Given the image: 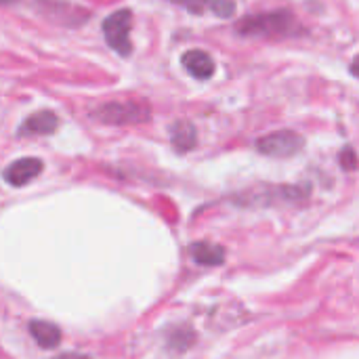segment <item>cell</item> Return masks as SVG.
Instances as JSON below:
<instances>
[{
	"label": "cell",
	"instance_id": "277c9868",
	"mask_svg": "<svg viewBox=\"0 0 359 359\" xmlns=\"http://www.w3.org/2000/svg\"><path fill=\"white\" fill-rule=\"evenodd\" d=\"M305 147V139L294 130H278L257 141V149L269 158H292Z\"/></svg>",
	"mask_w": 359,
	"mask_h": 359
},
{
	"label": "cell",
	"instance_id": "8fae6325",
	"mask_svg": "<svg viewBox=\"0 0 359 359\" xmlns=\"http://www.w3.org/2000/svg\"><path fill=\"white\" fill-rule=\"evenodd\" d=\"M189 255L194 257V261L198 265L215 267V265L225 263V248L219 244H212V242H194L189 246Z\"/></svg>",
	"mask_w": 359,
	"mask_h": 359
},
{
	"label": "cell",
	"instance_id": "8992f818",
	"mask_svg": "<svg viewBox=\"0 0 359 359\" xmlns=\"http://www.w3.org/2000/svg\"><path fill=\"white\" fill-rule=\"evenodd\" d=\"M42 168H44V164L38 158H19L4 168L2 179L13 187H23L29 181H34L42 172Z\"/></svg>",
	"mask_w": 359,
	"mask_h": 359
},
{
	"label": "cell",
	"instance_id": "2e32d148",
	"mask_svg": "<svg viewBox=\"0 0 359 359\" xmlns=\"http://www.w3.org/2000/svg\"><path fill=\"white\" fill-rule=\"evenodd\" d=\"M11 2H15V0H0V4H11Z\"/></svg>",
	"mask_w": 359,
	"mask_h": 359
},
{
	"label": "cell",
	"instance_id": "30bf717a",
	"mask_svg": "<svg viewBox=\"0 0 359 359\" xmlns=\"http://www.w3.org/2000/svg\"><path fill=\"white\" fill-rule=\"evenodd\" d=\"M170 143L179 154H187L198 145V133L196 126L187 120H177L170 126Z\"/></svg>",
	"mask_w": 359,
	"mask_h": 359
},
{
	"label": "cell",
	"instance_id": "5bb4252c",
	"mask_svg": "<svg viewBox=\"0 0 359 359\" xmlns=\"http://www.w3.org/2000/svg\"><path fill=\"white\" fill-rule=\"evenodd\" d=\"M339 162H341V166H343V170H349V172H353L355 168H358V158H355V149L349 145V147H345L343 151H341V156H339Z\"/></svg>",
	"mask_w": 359,
	"mask_h": 359
},
{
	"label": "cell",
	"instance_id": "9c48e42d",
	"mask_svg": "<svg viewBox=\"0 0 359 359\" xmlns=\"http://www.w3.org/2000/svg\"><path fill=\"white\" fill-rule=\"evenodd\" d=\"M181 63L187 69V74H191L196 80H208L215 74V61L204 50H187L181 57Z\"/></svg>",
	"mask_w": 359,
	"mask_h": 359
},
{
	"label": "cell",
	"instance_id": "4fadbf2b",
	"mask_svg": "<svg viewBox=\"0 0 359 359\" xmlns=\"http://www.w3.org/2000/svg\"><path fill=\"white\" fill-rule=\"evenodd\" d=\"M191 341H194V332L183 330V328H175L172 337L168 339V347H172L177 351H183V349H187L191 345Z\"/></svg>",
	"mask_w": 359,
	"mask_h": 359
},
{
	"label": "cell",
	"instance_id": "9a60e30c",
	"mask_svg": "<svg viewBox=\"0 0 359 359\" xmlns=\"http://www.w3.org/2000/svg\"><path fill=\"white\" fill-rule=\"evenodd\" d=\"M53 359H90L88 355H84V353H61V355H57V358Z\"/></svg>",
	"mask_w": 359,
	"mask_h": 359
},
{
	"label": "cell",
	"instance_id": "7c38bea8",
	"mask_svg": "<svg viewBox=\"0 0 359 359\" xmlns=\"http://www.w3.org/2000/svg\"><path fill=\"white\" fill-rule=\"evenodd\" d=\"M29 334L42 349H55L61 343V330L53 322L44 320H32L29 322Z\"/></svg>",
	"mask_w": 359,
	"mask_h": 359
},
{
	"label": "cell",
	"instance_id": "ba28073f",
	"mask_svg": "<svg viewBox=\"0 0 359 359\" xmlns=\"http://www.w3.org/2000/svg\"><path fill=\"white\" fill-rule=\"evenodd\" d=\"M170 2L183 6L191 15H202L206 11H212L217 17H231L236 15L238 8L233 0H170Z\"/></svg>",
	"mask_w": 359,
	"mask_h": 359
},
{
	"label": "cell",
	"instance_id": "52a82bcc",
	"mask_svg": "<svg viewBox=\"0 0 359 359\" xmlns=\"http://www.w3.org/2000/svg\"><path fill=\"white\" fill-rule=\"evenodd\" d=\"M59 126V118L55 111L50 109H42L32 114L27 120H23V124L17 128L19 137H36V135H53Z\"/></svg>",
	"mask_w": 359,
	"mask_h": 359
},
{
	"label": "cell",
	"instance_id": "3957f363",
	"mask_svg": "<svg viewBox=\"0 0 359 359\" xmlns=\"http://www.w3.org/2000/svg\"><path fill=\"white\" fill-rule=\"evenodd\" d=\"M103 36L105 42L114 53L120 57H128L133 53V42H130V32H133V11L130 8H120L114 11L103 19Z\"/></svg>",
	"mask_w": 359,
	"mask_h": 359
},
{
	"label": "cell",
	"instance_id": "5b68a950",
	"mask_svg": "<svg viewBox=\"0 0 359 359\" xmlns=\"http://www.w3.org/2000/svg\"><path fill=\"white\" fill-rule=\"evenodd\" d=\"M307 198V187H267L257 189L240 200L246 206H273V204H294Z\"/></svg>",
	"mask_w": 359,
	"mask_h": 359
},
{
	"label": "cell",
	"instance_id": "7a4b0ae2",
	"mask_svg": "<svg viewBox=\"0 0 359 359\" xmlns=\"http://www.w3.org/2000/svg\"><path fill=\"white\" fill-rule=\"evenodd\" d=\"M95 120L103 122V124H114V126H128V124H139V122H147L151 116V107L147 101H111V103H103L101 107H97L90 114Z\"/></svg>",
	"mask_w": 359,
	"mask_h": 359
},
{
	"label": "cell",
	"instance_id": "6da1fadb",
	"mask_svg": "<svg viewBox=\"0 0 359 359\" xmlns=\"http://www.w3.org/2000/svg\"><path fill=\"white\" fill-rule=\"evenodd\" d=\"M297 19L290 11H271L261 15H250L242 21H238L236 29L242 36L250 38H282L297 34Z\"/></svg>",
	"mask_w": 359,
	"mask_h": 359
}]
</instances>
